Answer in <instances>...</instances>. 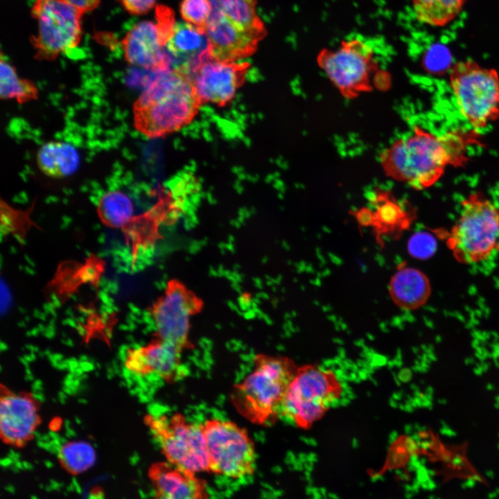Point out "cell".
I'll use <instances>...</instances> for the list:
<instances>
[{"instance_id": "obj_1", "label": "cell", "mask_w": 499, "mask_h": 499, "mask_svg": "<svg viewBox=\"0 0 499 499\" xmlns=\"http://www.w3.org/2000/svg\"><path fill=\"white\" fill-rule=\"evenodd\" d=\"M476 137L462 130L437 134L414 125L379 155L385 174L416 190L435 184L449 166L467 161V148Z\"/></svg>"}, {"instance_id": "obj_2", "label": "cell", "mask_w": 499, "mask_h": 499, "mask_svg": "<svg viewBox=\"0 0 499 499\" xmlns=\"http://www.w3.org/2000/svg\"><path fill=\"white\" fill-rule=\"evenodd\" d=\"M152 72L134 103L133 121L140 133L153 139L187 125L201 103L188 76L171 68Z\"/></svg>"}, {"instance_id": "obj_3", "label": "cell", "mask_w": 499, "mask_h": 499, "mask_svg": "<svg viewBox=\"0 0 499 499\" xmlns=\"http://www.w3.org/2000/svg\"><path fill=\"white\" fill-rule=\"evenodd\" d=\"M253 364L251 372L234 385L230 401L247 421L265 426L281 415L284 397L297 367L288 357L263 353L256 354Z\"/></svg>"}, {"instance_id": "obj_4", "label": "cell", "mask_w": 499, "mask_h": 499, "mask_svg": "<svg viewBox=\"0 0 499 499\" xmlns=\"http://www.w3.org/2000/svg\"><path fill=\"white\" fill-rule=\"evenodd\" d=\"M211 11L204 28L212 59L236 62L252 55L265 36L256 0H209Z\"/></svg>"}, {"instance_id": "obj_5", "label": "cell", "mask_w": 499, "mask_h": 499, "mask_svg": "<svg viewBox=\"0 0 499 499\" xmlns=\"http://www.w3.org/2000/svg\"><path fill=\"white\" fill-rule=\"evenodd\" d=\"M446 246L462 264L487 260L499 246V207L481 192L461 202L459 216L444 233Z\"/></svg>"}, {"instance_id": "obj_6", "label": "cell", "mask_w": 499, "mask_h": 499, "mask_svg": "<svg viewBox=\"0 0 499 499\" xmlns=\"http://www.w3.org/2000/svg\"><path fill=\"white\" fill-rule=\"evenodd\" d=\"M449 85L461 116L475 130L499 118V73L472 59L450 69Z\"/></svg>"}, {"instance_id": "obj_7", "label": "cell", "mask_w": 499, "mask_h": 499, "mask_svg": "<svg viewBox=\"0 0 499 499\" xmlns=\"http://www.w3.org/2000/svg\"><path fill=\"white\" fill-rule=\"evenodd\" d=\"M376 55L372 42L356 35L336 48L322 50L317 61L340 93L353 99L372 89L371 76L378 69Z\"/></svg>"}, {"instance_id": "obj_8", "label": "cell", "mask_w": 499, "mask_h": 499, "mask_svg": "<svg viewBox=\"0 0 499 499\" xmlns=\"http://www.w3.org/2000/svg\"><path fill=\"white\" fill-rule=\"evenodd\" d=\"M337 376L313 365L297 367L287 389L281 414L306 429L318 421L340 398Z\"/></svg>"}, {"instance_id": "obj_9", "label": "cell", "mask_w": 499, "mask_h": 499, "mask_svg": "<svg viewBox=\"0 0 499 499\" xmlns=\"http://www.w3.org/2000/svg\"><path fill=\"white\" fill-rule=\"evenodd\" d=\"M144 421L167 462L195 474L209 471L206 441L201 424L188 421L179 412L148 414Z\"/></svg>"}, {"instance_id": "obj_10", "label": "cell", "mask_w": 499, "mask_h": 499, "mask_svg": "<svg viewBox=\"0 0 499 499\" xmlns=\"http://www.w3.org/2000/svg\"><path fill=\"white\" fill-rule=\"evenodd\" d=\"M30 13L37 26L30 37L35 60L53 61L79 45L84 14L65 0H35Z\"/></svg>"}, {"instance_id": "obj_11", "label": "cell", "mask_w": 499, "mask_h": 499, "mask_svg": "<svg viewBox=\"0 0 499 499\" xmlns=\"http://www.w3.org/2000/svg\"><path fill=\"white\" fill-rule=\"evenodd\" d=\"M201 426L206 441L209 471L233 479L254 473L256 449L245 428L218 418L207 419Z\"/></svg>"}, {"instance_id": "obj_12", "label": "cell", "mask_w": 499, "mask_h": 499, "mask_svg": "<svg viewBox=\"0 0 499 499\" xmlns=\"http://www.w3.org/2000/svg\"><path fill=\"white\" fill-rule=\"evenodd\" d=\"M200 306V301L182 286L171 285L150 310L155 338L173 344L183 352L193 348L189 338L191 320Z\"/></svg>"}, {"instance_id": "obj_13", "label": "cell", "mask_w": 499, "mask_h": 499, "mask_svg": "<svg viewBox=\"0 0 499 499\" xmlns=\"http://www.w3.org/2000/svg\"><path fill=\"white\" fill-rule=\"evenodd\" d=\"M40 422V403L32 393L16 392L1 384L0 435L5 444L23 447L33 438Z\"/></svg>"}, {"instance_id": "obj_14", "label": "cell", "mask_w": 499, "mask_h": 499, "mask_svg": "<svg viewBox=\"0 0 499 499\" xmlns=\"http://www.w3.org/2000/svg\"><path fill=\"white\" fill-rule=\"evenodd\" d=\"M250 64L209 58L202 62L190 77L201 103L224 106L243 84Z\"/></svg>"}, {"instance_id": "obj_15", "label": "cell", "mask_w": 499, "mask_h": 499, "mask_svg": "<svg viewBox=\"0 0 499 499\" xmlns=\"http://www.w3.org/2000/svg\"><path fill=\"white\" fill-rule=\"evenodd\" d=\"M182 353L173 344L155 338L143 346L129 349L124 364L127 370L135 376L155 374L166 383H174L186 376Z\"/></svg>"}, {"instance_id": "obj_16", "label": "cell", "mask_w": 499, "mask_h": 499, "mask_svg": "<svg viewBox=\"0 0 499 499\" xmlns=\"http://www.w3.org/2000/svg\"><path fill=\"white\" fill-rule=\"evenodd\" d=\"M121 42L124 58L129 64L151 72L171 68L156 23H137Z\"/></svg>"}, {"instance_id": "obj_17", "label": "cell", "mask_w": 499, "mask_h": 499, "mask_svg": "<svg viewBox=\"0 0 499 499\" xmlns=\"http://www.w3.org/2000/svg\"><path fill=\"white\" fill-rule=\"evenodd\" d=\"M173 69L189 78L197 67L211 58L205 33L186 21H176L165 44Z\"/></svg>"}, {"instance_id": "obj_18", "label": "cell", "mask_w": 499, "mask_h": 499, "mask_svg": "<svg viewBox=\"0 0 499 499\" xmlns=\"http://www.w3.org/2000/svg\"><path fill=\"white\" fill-rule=\"evenodd\" d=\"M148 476L155 490L154 499H209L206 483L197 474L167 462L150 466Z\"/></svg>"}, {"instance_id": "obj_19", "label": "cell", "mask_w": 499, "mask_h": 499, "mask_svg": "<svg viewBox=\"0 0 499 499\" xmlns=\"http://www.w3.org/2000/svg\"><path fill=\"white\" fill-rule=\"evenodd\" d=\"M372 203L375 211L365 209L358 212L360 224L374 226L380 234H399L409 227L412 216L389 191L376 188L373 193Z\"/></svg>"}, {"instance_id": "obj_20", "label": "cell", "mask_w": 499, "mask_h": 499, "mask_svg": "<svg viewBox=\"0 0 499 499\" xmlns=\"http://www.w3.org/2000/svg\"><path fill=\"white\" fill-rule=\"evenodd\" d=\"M389 294L399 308L413 310L423 306L431 295L428 277L420 270L408 265L398 268L389 283Z\"/></svg>"}, {"instance_id": "obj_21", "label": "cell", "mask_w": 499, "mask_h": 499, "mask_svg": "<svg viewBox=\"0 0 499 499\" xmlns=\"http://www.w3.org/2000/svg\"><path fill=\"white\" fill-rule=\"evenodd\" d=\"M36 161L39 169L45 175L62 178L71 175L77 170L80 155L72 144L51 141L40 148Z\"/></svg>"}, {"instance_id": "obj_22", "label": "cell", "mask_w": 499, "mask_h": 499, "mask_svg": "<svg viewBox=\"0 0 499 499\" xmlns=\"http://www.w3.org/2000/svg\"><path fill=\"white\" fill-rule=\"evenodd\" d=\"M468 0H410L416 19L421 24L442 28L462 12Z\"/></svg>"}, {"instance_id": "obj_23", "label": "cell", "mask_w": 499, "mask_h": 499, "mask_svg": "<svg viewBox=\"0 0 499 499\" xmlns=\"http://www.w3.org/2000/svg\"><path fill=\"white\" fill-rule=\"evenodd\" d=\"M39 90L36 85L26 78L19 76L16 68L3 54L0 60V96L2 100L15 99L24 104L38 98Z\"/></svg>"}, {"instance_id": "obj_24", "label": "cell", "mask_w": 499, "mask_h": 499, "mask_svg": "<svg viewBox=\"0 0 499 499\" xmlns=\"http://www.w3.org/2000/svg\"><path fill=\"white\" fill-rule=\"evenodd\" d=\"M102 220L111 227L125 226L132 218L134 207L130 198L119 190L106 192L98 202Z\"/></svg>"}, {"instance_id": "obj_25", "label": "cell", "mask_w": 499, "mask_h": 499, "mask_svg": "<svg viewBox=\"0 0 499 499\" xmlns=\"http://www.w3.org/2000/svg\"><path fill=\"white\" fill-rule=\"evenodd\" d=\"M61 466L69 473L77 475L88 470L96 460L94 446L83 440L66 442L58 450Z\"/></svg>"}, {"instance_id": "obj_26", "label": "cell", "mask_w": 499, "mask_h": 499, "mask_svg": "<svg viewBox=\"0 0 499 499\" xmlns=\"http://www.w3.org/2000/svg\"><path fill=\"white\" fill-rule=\"evenodd\" d=\"M211 11L209 0H182L180 14L183 19L204 32Z\"/></svg>"}, {"instance_id": "obj_27", "label": "cell", "mask_w": 499, "mask_h": 499, "mask_svg": "<svg viewBox=\"0 0 499 499\" xmlns=\"http://www.w3.org/2000/svg\"><path fill=\"white\" fill-rule=\"evenodd\" d=\"M433 245L430 235L418 232L410 238L408 243V251L415 258L426 259L432 253Z\"/></svg>"}, {"instance_id": "obj_28", "label": "cell", "mask_w": 499, "mask_h": 499, "mask_svg": "<svg viewBox=\"0 0 499 499\" xmlns=\"http://www.w3.org/2000/svg\"><path fill=\"white\" fill-rule=\"evenodd\" d=\"M157 0H118L124 10L133 15L146 14L155 5Z\"/></svg>"}, {"instance_id": "obj_29", "label": "cell", "mask_w": 499, "mask_h": 499, "mask_svg": "<svg viewBox=\"0 0 499 499\" xmlns=\"http://www.w3.org/2000/svg\"><path fill=\"white\" fill-rule=\"evenodd\" d=\"M84 15L88 12L93 11L100 4V0H65Z\"/></svg>"}]
</instances>
